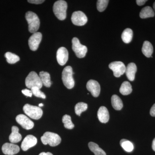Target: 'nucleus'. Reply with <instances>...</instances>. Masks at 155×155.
Returning a JSON list of instances; mask_svg holds the SVG:
<instances>
[{
  "label": "nucleus",
  "mask_w": 155,
  "mask_h": 155,
  "mask_svg": "<svg viewBox=\"0 0 155 155\" xmlns=\"http://www.w3.org/2000/svg\"><path fill=\"white\" fill-rule=\"evenodd\" d=\"M25 19L28 22V30L31 33H35L39 28L40 22L38 16L31 11H28L25 14Z\"/></svg>",
  "instance_id": "f257e3e1"
},
{
  "label": "nucleus",
  "mask_w": 155,
  "mask_h": 155,
  "mask_svg": "<svg viewBox=\"0 0 155 155\" xmlns=\"http://www.w3.org/2000/svg\"><path fill=\"white\" fill-rule=\"evenodd\" d=\"M67 4L63 0L58 1L53 6V11L56 17L59 20H64L67 17Z\"/></svg>",
  "instance_id": "f03ea898"
},
{
  "label": "nucleus",
  "mask_w": 155,
  "mask_h": 155,
  "mask_svg": "<svg viewBox=\"0 0 155 155\" xmlns=\"http://www.w3.org/2000/svg\"><path fill=\"white\" fill-rule=\"evenodd\" d=\"M41 139L44 144H48L51 147L57 146L61 141V137L58 134L48 131L44 134Z\"/></svg>",
  "instance_id": "7ed1b4c3"
},
{
  "label": "nucleus",
  "mask_w": 155,
  "mask_h": 155,
  "mask_svg": "<svg viewBox=\"0 0 155 155\" xmlns=\"http://www.w3.org/2000/svg\"><path fill=\"white\" fill-rule=\"evenodd\" d=\"M73 74L72 67L70 66L65 67L62 72V79L63 83L69 89L73 88L75 85V81L72 76Z\"/></svg>",
  "instance_id": "20e7f679"
},
{
  "label": "nucleus",
  "mask_w": 155,
  "mask_h": 155,
  "mask_svg": "<svg viewBox=\"0 0 155 155\" xmlns=\"http://www.w3.org/2000/svg\"><path fill=\"white\" fill-rule=\"evenodd\" d=\"M25 84L28 88L30 89L34 87L41 89L43 86L39 76L34 71L31 72L25 78Z\"/></svg>",
  "instance_id": "39448f33"
},
{
  "label": "nucleus",
  "mask_w": 155,
  "mask_h": 155,
  "mask_svg": "<svg viewBox=\"0 0 155 155\" xmlns=\"http://www.w3.org/2000/svg\"><path fill=\"white\" fill-rule=\"evenodd\" d=\"M23 111L27 116L31 119L38 120L43 115V111L41 108L37 106L31 105L26 104L23 107Z\"/></svg>",
  "instance_id": "423d86ee"
},
{
  "label": "nucleus",
  "mask_w": 155,
  "mask_h": 155,
  "mask_svg": "<svg viewBox=\"0 0 155 155\" xmlns=\"http://www.w3.org/2000/svg\"><path fill=\"white\" fill-rule=\"evenodd\" d=\"M72 49L78 58H84L87 52V49L86 46L81 45L78 39L73 38L72 39Z\"/></svg>",
  "instance_id": "0eeeda50"
},
{
  "label": "nucleus",
  "mask_w": 155,
  "mask_h": 155,
  "mask_svg": "<svg viewBox=\"0 0 155 155\" xmlns=\"http://www.w3.org/2000/svg\"><path fill=\"white\" fill-rule=\"evenodd\" d=\"M109 68L114 72L116 77H120L125 73L126 67L125 64L121 61H115L109 64Z\"/></svg>",
  "instance_id": "6e6552de"
},
{
  "label": "nucleus",
  "mask_w": 155,
  "mask_h": 155,
  "mask_svg": "<svg viewBox=\"0 0 155 155\" xmlns=\"http://www.w3.org/2000/svg\"><path fill=\"white\" fill-rule=\"evenodd\" d=\"M71 20L74 25L82 26L85 25L87 22V18L86 15L82 11H75L72 14Z\"/></svg>",
  "instance_id": "1a4fd4ad"
},
{
  "label": "nucleus",
  "mask_w": 155,
  "mask_h": 155,
  "mask_svg": "<svg viewBox=\"0 0 155 155\" xmlns=\"http://www.w3.org/2000/svg\"><path fill=\"white\" fill-rule=\"evenodd\" d=\"M16 120L18 124L26 130L32 129L34 126L33 122L27 117V116L23 114L18 115L16 117Z\"/></svg>",
  "instance_id": "9d476101"
},
{
  "label": "nucleus",
  "mask_w": 155,
  "mask_h": 155,
  "mask_svg": "<svg viewBox=\"0 0 155 155\" xmlns=\"http://www.w3.org/2000/svg\"><path fill=\"white\" fill-rule=\"evenodd\" d=\"M42 34L39 32H36L29 38L28 45L31 51H35L38 49L39 45L41 41Z\"/></svg>",
  "instance_id": "9b49d317"
},
{
  "label": "nucleus",
  "mask_w": 155,
  "mask_h": 155,
  "mask_svg": "<svg viewBox=\"0 0 155 155\" xmlns=\"http://www.w3.org/2000/svg\"><path fill=\"white\" fill-rule=\"evenodd\" d=\"M86 87L87 90L91 93L93 96L95 97L99 96L101 92V86L99 83L96 81H88L87 83Z\"/></svg>",
  "instance_id": "f8f14e48"
},
{
  "label": "nucleus",
  "mask_w": 155,
  "mask_h": 155,
  "mask_svg": "<svg viewBox=\"0 0 155 155\" xmlns=\"http://www.w3.org/2000/svg\"><path fill=\"white\" fill-rule=\"evenodd\" d=\"M69 58V53L66 48L61 47L58 49L57 52V59L58 64L64 66Z\"/></svg>",
  "instance_id": "ddd939ff"
},
{
  "label": "nucleus",
  "mask_w": 155,
  "mask_h": 155,
  "mask_svg": "<svg viewBox=\"0 0 155 155\" xmlns=\"http://www.w3.org/2000/svg\"><path fill=\"white\" fill-rule=\"evenodd\" d=\"M37 143V139L32 135H28L25 137L21 144L22 150L27 151L30 148L35 145Z\"/></svg>",
  "instance_id": "4468645a"
},
{
  "label": "nucleus",
  "mask_w": 155,
  "mask_h": 155,
  "mask_svg": "<svg viewBox=\"0 0 155 155\" xmlns=\"http://www.w3.org/2000/svg\"><path fill=\"white\" fill-rule=\"evenodd\" d=\"M2 150L5 154L14 155L18 153L20 150L19 147L13 143H6L2 147Z\"/></svg>",
  "instance_id": "2eb2a0df"
},
{
  "label": "nucleus",
  "mask_w": 155,
  "mask_h": 155,
  "mask_svg": "<svg viewBox=\"0 0 155 155\" xmlns=\"http://www.w3.org/2000/svg\"><path fill=\"white\" fill-rule=\"evenodd\" d=\"M97 117L101 123H107L110 119L109 111L106 107L102 106L97 112Z\"/></svg>",
  "instance_id": "dca6fc26"
},
{
  "label": "nucleus",
  "mask_w": 155,
  "mask_h": 155,
  "mask_svg": "<svg viewBox=\"0 0 155 155\" xmlns=\"http://www.w3.org/2000/svg\"><path fill=\"white\" fill-rule=\"evenodd\" d=\"M137 71V67L134 63H130L126 67L125 73L128 80L133 81L135 79L136 72Z\"/></svg>",
  "instance_id": "f3484780"
},
{
  "label": "nucleus",
  "mask_w": 155,
  "mask_h": 155,
  "mask_svg": "<svg viewBox=\"0 0 155 155\" xmlns=\"http://www.w3.org/2000/svg\"><path fill=\"white\" fill-rule=\"evenodd\" d=\"M12 132L9 136V140L11 143H15L19 142L22 139V136L19 133V128L17 126H12Z\"/></svg>",
  "instance_id": "a211bd4d"
},
{
  "label": "nucleus",
  "mask_w": 155,
  "mask_h": 155,
  "mask_svg": "<svg viewBox=\"0 0 155 155\" xmlns=\"http://www.w3.org/2000/svg\"><path fill=\"white\" fill-rule=\"evenodd\" d=\"M153 48L152 45L150 42L146 41L143 45L142 52L147 58H150L152 55Z\"/></svg>",
  "instance_id": "6ab92c4d"
},
{
  "label": "nucleus",
  "mask_w": 155,
  "mask_h": 155,
  "mask_svg": "<svg viewBox=\"0 0 155 155\" xmlns=\"http://www.w3.org/2000/svg\"><path fill=\"white\" fill-rule=\"evenodd\" d=\"M39 76L40 78L43 85L47 87H51V76L48 72L41 71L40 72Z\"/></svg>",
  "instance_id": "aec40b11"
},
{
  "label": "nucleus",
  "mask_w": 155,
  "mask_h": 155,
  "mask_svg": "<svg viewBox=\"0 0 155 155\" xmlns=\"http://www.w3.org/2000/svg\"><path fill=\"white\" fill-rule=\"evenodd\" d=\"M154 11L152 8L149 6H147L143 8L140 13V17L142 19L153 17H154Z\"/></svg>",
  "instance_id": "412c9836"
},
{
  "label": "nucleus",
  "mask_w": 155,
  "mask_h": 155,
  "mask_svg": "<svg viewBox=\"0 0 155 155\" xmlns=\"http://www.w3.org/2000/svg\"><path fill=\"white\" fill-rule=\"evenodd\" d=\"M111 103L113 108L116 110H120L123 107V104L122 100L116 95L112 96Z\"/></svg>",
  "instance_id": "4be33fe9"
},
{
  "label": "nucleus",
  "mask_w": 155,
  "mask_h": 155,
  "mask_svg": "<svg viewBox=\"0 0 155 155\" xmlns=\"http://www.w3.org/2000/svg\"><path fill=\"white\" fill-rule=\"evenodd\" d=\"M132 86L128 81H125L122 83L119 89V91L123 95H127L132 92Z\"/></svg>",
  "instance_id": "5701e85b"
},
{
  "label": "nucleus",
  "mask_w": 155,
  "mask_h": 155,
  "mask_svg": "<svg viewBox=\"0 0 155 155\" xmlns=\"http://www.w3.org/2000/svg\"><path fill=\"white\" fill-rule=\"evenodd\" d=\"M133 35V31L131 29L129 28H126L123 31L122 34V41L125 43H129L132 40Z\"/></svg>",
  "instance_id": "b1692460"
},
{
  "label": "nucleus",
  "mask_w": 155,
  "mask_h": 155,
  "mask_svg": "<svg viewBox=\"0 0 155 155\" xmlns=\"http://www.w3.org/2000/svg\"><path fill=\"white\" fill-rule=\"evenodd\" d=\"M88 147L90 150L94 153L95 155H106V153L95 143L92 142L89 143Z\"/></svg>",
  "instance_id": "393cba45"
},
{
  "label": "nucleus",
  "mask_w": 155,
  "mask_h": 155,
  "mask_svg": "<svg viewBox=\"0 0 155 155\" xmlns=\"http://www.w3.org/2000/svg\"><path fill=\"white\" fill-rule=\"evenodd\" d=\"M120 144L122 148L127 152H132L134 148L133 143L125 139L120 140Z\"/></svg>",
  "instance_id": "a878e982"
},
{
  "label": "nucleus",
  "mask_w": 155,
  "mask_h": 155,
  "mask_svg": "<svg viewBox=\"0 0 155 155\" xmlns=\"http://www.w3.org/2000/svg\"><path fill=\"white\" fill-rule=\"evenodd\" d=\"M5 56L7 59V62L10 64H15L20 60L19 56L9 52L5 53Z\"/></svg>",
  "instance_id": "bb28decb"
},
{
  "label": "nucleus",
  "mask_w": 155,
  "mask_h": 155,
  "mask_svg": "<svg viewBox=\"0 0 155 155\" xmlns=\"http://www.w3.org/2000/svg\"><path fill=\"white\" fill-rule=\"evenodd\" d=\"M87 109V104L86 103L79 102L75 106V113L78 116H80L82 112L86 111Z\"/></svg>",
  "instance_id": "cd10ccee"
},
{
  "label": "nucleus",
  "mask_w": 155,
  "mask_h": 155,
  "mask_svg": "<svg viewBox=\"0 0 155 155\" xmlns=\"http://www.w3.org/2000/svg\"><path fill=\"white\" fill-rule=\"evenodd\" d=\"M62 122L64 124L65 128L68 129H72L74 128V125L72 123L71 117L69 115H64L62 118Z\"/></svg>",
  "instance_id": "c85d7f7f"
},
{
  "label": "nucleus",
  "mask_w": 155,
  "mask_h": 155,
  "mask_svg": "<svg viewBox=\"0 0 155 155\" xmlns=\"http://www.w3.org/2000/svg\"><path fill=\"white\" fill-rule=\"evenodd\" d=\"M109 1L108 0H98L97 1V7L99 12H103L107 7Z\"/></svg>",
  "instance_id": "c756f323"
},
{
  "label": "nucleus",
  "mask_w": 155,
  "mask_h": 155,
  "mask_svg": "<svg viewBox=\"0 0 155 155\" xmlns=\"http://www.w3.org/2000/svg\"><path fill=\"white\" fill-rule=\"evenodd\" d=\"M32 92V94L38 97L42 98L43 99L46 98V96L43 92L40 90V89L38 87H34L31 89Z\"/></svg>",
  "instance_id": "7c9ffc66"
},
{
  "label": "nucleus",
  "mask_w": 155,
  "mask_h": 155,
  "mask_svg": "<svg viewBox=\"0 0 155 155\" xmlns=\"http://www.w3.org/2000/svg\"><path fill=\"white\" fill-rule=\"evenodd\" d=\"M22 93L27 97H31L32 95V92L31 91L27 89L22 90Z\"/></svg>",
  "instance_id": "2f4dec72"
},
{
  "label": "nucleus",
  "mask_w": 155,
  "mask_h": 155,
  "mask_svg": "<svg viewBox=\"0 0 155 155\" xmlns=\"http://www.w3.org/2000/svg\"><path fill=\"white\" fill-rule=\"evenodd\" d=\"M45 2L44 0H28V2L31 4H41V3H43Z\"/></svg>",
  "instance_id": "473e14b6"
},
{
  "label": "nucleus",
  "mask_w": 155,
  "mask_h": 155,
  "mask_svg": "<svg viewBox=\"0 0 155 155\" xmlns=\"http://www.w3.org/2000/svg\"><path fill=\"white\" fill-rule=\"evenodd\" d=\"M150 114L152 116L155 117V104L151 108L150 110Z\"/></svg>",
  "instance_id": "72a5a7b5"
},
{
  "label": "nucleus",
  "mask_w": 155,
  "mask_h": 155,
  "mask_svg": "<svg viewBox=\"0 0 155 155\" xmlns=\"http://www.w3.org/2000/svg\"><path fill=\"white\" fill-rule=\"evenodd\" d=\"M146 0H137L136 3L139 6L143 5L146 2Z\"/></svg>",
  "instance_id": "f704fd0d"
},
{
  "label": "nucleus",
  "mask_w": 155,
  "mask_h": 155,
  "mask_svg": "<svg viewBox=\"0 0 155 155\" xmlns=\"http://www.w3.org/2000/svg\"><path fill=\"white\" fill-rule=\"evenodd\" d=\"M39 155H53L50 152L45 153L42 152L39 154Z\"/></svg>",
  "instance_id": "c9c22d12"
},
{
  "label": "nucleus",
  "mask_w": 155,
  "mask_h": 155,
  "mask_svg": "<svg viewBox=\"0 0 155 155\" xmlns=\"http://www.w3.org/2000/svg\"><path fill=\"white\" fill-rule=\"evenodd\" d=\"M152 149L155 151V138L153 140L152 143Z\"/></svg>",
  "instance_id": "e433bc0d"
},
{
  "label": "nucleus",
  "mask_w": 155,
  "mask_h": 155,
  "mask_svg": "<svg viewBox=\"0 0 155 155\" xmlns=\"http://www.w3.org/2000/svg\"><path fill=\"white\" fill-rule=\"evenodd\" d=\"M38 106L39 107H43V106H44V104H42V103H41V104H39Z\"/></svg>",
  "instance_id": "4c0bfd02"
},
{
  "label": "nucleus",
  "mask_w": 155,
  "mask_h": 155,
  "mask_svg": "<svg viewBox=\"0 0 155 155\" xmlns=\"http://www.w3.org/2000/svg\"><path fill=\"white\" fill-rule=\"evenodd\" d=\"M153 7L154 10L155 11V2L154 3L153 5Z\"/></svg>",
  "instance_id": "58836bf2"
}]
</instances>
